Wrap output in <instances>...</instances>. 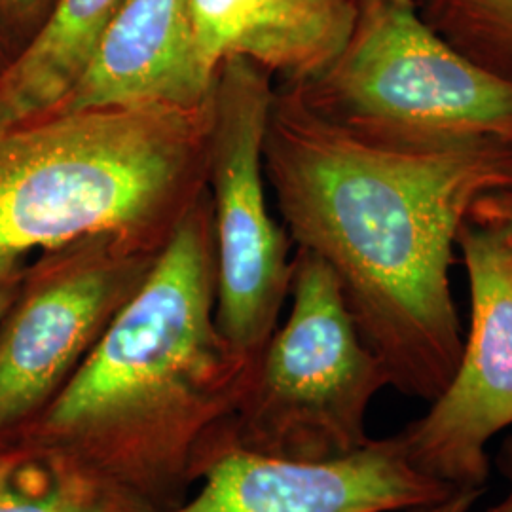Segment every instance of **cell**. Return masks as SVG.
I'll use <instances>...</instances> for the list:
<instances>
[{
  "mask_svg": "<svg viewBox=\"0 0 512 512\" xmlns=\"http://www.w3.org/2000/svg\"><path fill=\"white\" fill-rule=\"evenodd\" d=\"M164 245L95 234L27 264L0 321V440L16 439L54 403L143 287Z\"/></svg>",
  "mask_w": 512,
  "mask_h": 512,
  "instance_id": "cell-7",
  "label": "cell"
},
{
  "mask_svg": "<svg viewBox=\"0 0 512 512\" xmlns=\"http://www.w3.org/2000/svg\"><path fill=\"white\" fill-rule=\"evenodd\" d=\"M294 86L311 109L374 145H512V80L459 54L416 0H359L342 54Z\"/></svg>",
  "mask_w": 512,
  "mask_h": 512,
  "instance_id": "cell-4",
  "label": "cell"
},
{
  "mask_svg": "<svg viewBox=\"0 0 512 512\" xmlns=\"http://www.w3.org/2000/svg\"><path fill=\"white\" fill-rule=\"evenodd\" d=\"M289 296V317L262 349L239 406L234 452L291 461L346 458L370 442L366 412L389 376L321 256L298 247Z\"/></svg>",
  "mask_w": 512,
  "mask_h": 512,
  "instance_id": "cell-5",
  "label": "cell"
},
{
  "mask_svg": "<svg viewBox=\"0 0 512 512\" xmlns=\"http://www.w3.org/2000/svg\"><path fill=\"white\" fill-rule=\"evenodd\" d=\"M209 126L211 101L52 109L0 124V255L95 234L164 245L207 188Z\"/></svg>",
  "mask_w": 512,
  "mask_h": 512,
  "instance_id": "cell-3",
  "label": "cell"
},
{
  "mask_svg": "<svg viewBox=\"0 0 512 512\" xmlns=\"http://www.w3.org/2000/svg\"><path fill=\"white\" fill-rule=\"evenodd\" d=\"M213 86L198 54L190 0H126L54 109H200Z\"/></svg>",
  "mask_w": 512,
  "mask_h": 512,
  "instance_id": "cell-10",
  "label": "cell"
},
{
  "mask_svg": "<svg viewBox=\"0 0 512 512\" xmlns=\"http://www.w3.org/2000/svg\"><path fill=\"white\" fill-rule=\"evenodd\" d=\"M452 492L416 471L393 435L329 461L232 452L205 475L196 494L167 512L410 511Z\"/></svg>",
  "mask_w": 512,
  "mask_h": 512,
  "instance_id": "cell-9",
  "label": "cell"
},
{
  "mask_svg": "<svg viewBox=\"0 0 512 512\" xmlns=\"http://www.w3.org/2000/svg\"><path fill=\"white\" fill-rule=\"evenodd\" d=\"M14 48H12V44L8 42V38L2 35V31H0V71L10 63V59L14 57Z\"/></svg>",
  "mask_w": 512,
  "mask_h": 512,
  "instance_id": "cell-20",
  "label": "cell"
},
{
  "mask_svg": "<svg viewBox=\"0 0 512 512\" xmlns=\"http://www.w3.org/2000/svg\"><path fill=\"white\" fill-rule=\"evenodd\" d=\"M126 0H57L35 37L0 71V124L57 107Z\"/></svg>",
  "mask_w": 512,
  "mask_h": 512,
  "instance_id": "cell-12",
  "label": "cell"
},
{
  "mask_svg": "<svg viewBox=\"0 0 512 512\" xmlns=\"http://www.w3.org/2000/svg\"><path fill=\"white\" fill-rule=\"evenodd\" d=\"M459 54L512 80V0H435Z\"/></svg>",
  "mask_w": 512,
  "mask_h": 512,
  "instance_id": "cell-14",
  "label": "cell"
},
{
  "mask_svg": "<svg viewBox=\"0 0 512 512\" xmlns=\"http://www.w3.org/2000/svg\"><path fill=\"white\" fill-rule=\"evenodd\" d=\"M497 469L501 471V475L507 478L509 482V492L507 495L495 503L494 507H490L486 512H512V437L505 440L499 448L497 454Z\"/></svg>",
  "mask_w": 512,
  "mask_h": 512,
  "instance_id": "cell-19",
  "label": "cell"
},
{
  "mask_svg": "<svg viewBox=\"0 0 512 512\" xmlns=\"http://www.w3.org/2000/svg\"><path fill=\"white\" fill-rule=\"evenodd\" d=\"M25 258L27 256L0 255V321L18 296L27 270Z\"/></svg>",
  "mask_w": 512,
  "mask_h": 512,
  "instance_id": "cell-16",
  "label": "cell"
},
{
  "mask_svg": "<svg viewBox=\"0 0 512 512\" xmlns=\"http://www.w3.org/2000/svg\"><path fill=\"white\" fill-rule=\"evenodd\" d=\"M264 173L285 230L338 277L389 385L433 403L463 351L450 289L459 228L480 198L512 190V145H374L275 88Z\"/></svg>",
  "mask_w": 512,
  "mask_h": 512,
  "instance_id": "cell-1",
  "label": "cell"
},
{
  "mask_svg": "<svg viewBox=\"0 0 512 512\" xmlns=\"http://www.w3.org/2000/svg\"><path fill=\"white\" fill-rule=\"evenodd\" d=\"M0 512H150L135 497L37 440H0Z\"/></svg>",
  "mask_w": 512,
  "mask_h": 512,
  "instance_id": "cell-13",
  "label": "cell"
},
{
  "mask_svg": "<svg viewBox=\"0 0 512 512\" xmlns=\"http://www.w3.org/2000/svg\"><path fill=\"white\" fill-rule=\"evenodd\" d=\"M475 213H484V215H494L501 219L511 220L512 222V190L509 192H495L480 198L473 205Z\"/></svg>",
  "mask_w": 512,
  "mask_h": 512,
  "instance_id": "cell-18",
  "label": "cell"
},
{
  "mask_svg": "<svg viewBox=\"0 0 512 512\" xmlns=\"http://www.w3.org/2000/svg\"><path fill=\"white\" fill-rule=\"evenodd\" d=\"M480 494H482V490H456L437 503L416 507V509L406 512H469L473 509Z\"/></svg>",
  "mask_w": 512,
  "mask_h": 512,
  "instance_id": "cell-17",
  "label": "cell"
},
{
  "mask_svg": "<svg viewBox=\"0 0 512 512\" xmlns=\"http://www.w3.org/2000/svg\"><path fill=\"white\" fill-rule=\"evenodd\" d=\"M198 54L217 76L228 57H247L304 84L342 54L353 33L359 0H190Z\"/></svg>",
  "mask_w": 512,
  "mask_h": 512,
  "instance_id": "cell-11",
  "label": "cell"
},
{
  "mask_svg": "<svg viewBox=\"0 0 512 512\" xmlns=\"http://www.w3.org/2000/svg\"><path fill=\"white\" fill-rule=\"evenodd\" d=\"M274 76L247 57L220 63L211 95L207 192L217 262L215 317L226 342L258 361L291 291L287 230L266 200L264 141Z\"/></svg>",
  "mask_w": 512,
  "mask_h": 512,
  "instance_id": "cell-6",
  "label": "cell"
},
{
  "mask_svg": "<svg viewBox=\"0 0 512 512\" xmlns=\"http://www.w3.org/2000/svg\"><path fill=\"white\" fill-rule=\"evenodd\" d=\"M471 330L448 387L395 437L410 465L452 490H484L488 442L512 425V222L471 211L456 239Z\"/></svg>",
  "mask_w": 512,
  "mask_h": 512,
  "instance_id": "cell-8",
  "label": "cell"
},
{
  "mask_svg": "<svg viewBox=\"0 0 512 512\" xmlns=\"http://www.w3.org/2000/svg\"><path fill=\"white\" fill-rule=\"evenodd\" d=\"M57 0H0V31L14 52L35 37Z\"/></svg>",
  "mask_w": 512,
  "mask_h": 512,
  "instance_id": "cell-15",
  "label": "cell"
},
{
  "mask_svg": "<svg viewBox=\"0 0 512 512\" xmlns=\"http://www.w3.org/2000/svg\"><path fill=\"white\" fill-rule=\"evenodd\" d=\"M211 202L175 226L152 272L21 435L78 461L150 512L179 507L234 452V421L255 361L217 325Z\"/></svg>",
  "mask_w": 512,
  "mask_h": 512,
  "instance_id": "cell-2",
  "label": "cell"
}]
</instances>
